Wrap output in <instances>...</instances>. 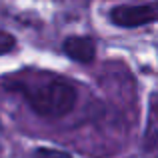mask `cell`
Wrapping results in <instances>:
<instances>
[{
  "label": "cell",
  "instance_id": "7a4b0ae2",
  "mask_svg": "<svg viewBox=\"0 0 158 158\" xmlns=\"http://www.w3.org/2000/svg\"><path fill=\"white\" fill-rule=\"evenodd\" d=\"M156 20L154 4H134V6H116L110 10V22L120 28H138L152 24Z\"/></svg>",
  "mask_w": 158,
  "mask_h": 158
},
{
  "label": "cell",
  "instance_id": "5b68a950",
  "mask_svg": "<svg viewBox=\"0 0 158 158\" xmlns=\"http://www.w3.org/2000/svg\"><path fill=\"white\" fill-rule=\"evenodd\" d=\"M34 158H72V156L64 150H56V148H36Z\"/></svg>",
  "mask_w": 158,
  "mask_h": 158
},
{
  "label": "cell",
  "instance_id": "3957f363",
  "mask_svg": "<svg viewBox=\"0 0 158 158\" xmlns=\"http://www.w3.org/2000/svg\"><path fill=\"white\" fill-rule=\"evenodd\" d=\"M64 54L74 62L80 64H90L96 58V42L90 36H68L62 42Z\"/></svg>",
  "mask_w": 158,
  "mask_h": 158
},
{
  "label": "cell",
  "instance_id": "6da1fadb",
  "mask_svg": "<svg viewBox=\"0 0 158 158\" xmlns=\"http://www.w3.org/2000/svg\"><path fill=\"white\" fill-rule=\"evenodd\" d=\"M6 88L18 92L34 114L50 120L70 114L78 100L76 86L56 74L32 72L26 76H12Z\"/></svg>",
  "mask_w": 158,
  "mask_h": 158
},
{
  "label": "cell",
  "instance_id": "277c9868",
  "mask_svg": "<svg viewBox=\"0 0 158 158\" xmlns=\"http://www.w3.org/2000/svg\"><path fill=\"white\" fill-rule=\"evenodd\" d=\"M16 48V38L6 30H0V56L12 52Z\"/></svg>",
  "mask_w": 158,
  "mask_h": 158
}]
</instances>
